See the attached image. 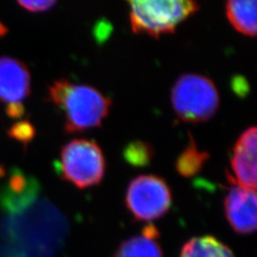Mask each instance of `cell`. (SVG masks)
<instances>
[{
	"instance_id": "7c38bea8",
	"label": "cell",
	"mask_w": 257,
	"mask_h": 257,
	"mask_svg": "<svg viewBox=\"0 0 257 257\" xmlns=\"http://www.w3.org/2000/svg\"><path fill=\"white\" fill-rule=\"evenodd\" d=\"M179 257H234L231 249L218 239L204 235L185 243Z\"/></svg>"
},
{
	"instance_id": "52a82bcc",
	"label": "cell",
	"mask_w": 257,
	"mask_h": 257,
	"mask_svg": "<svg viewBox=\"0 0 257 257\" xmlns=\"http://www.w3.org/2000/svg\"><path fill=\"white\" fill-rule=\"evenodd\" d=\"M225 213L231 228L239 234H250L256 230V193L234 184L227 194Z\"/></svg>"
},
{
	"instance_id": "3957f363",
	"label": "cell",
	"mask_w": 257,
	"mask_h": 257,
	"mask_svg": "<svg viewBox=\"0 0 257 257\" xmlns=\"http://www.w3.org/2000/svg\"><path fill=\"white\" fill-rule=\"evenodd\" d=\"M130 22L135 34L159 37L174 33L176 27L199 9L194 1L139 0L128 1Z\"/></svg>"
},
{
	"instance_id": "2e32d148",
	"label": "cell",
	"mask_w": 257,
	"mask_h": 257,
	"mask_svg": "<svg viewBox=\"0 0 257 257\" xmlns=\"http://www.w3.org/2000/svg\"><path fill=\"white\" fill-rule=\"evenodd\" d=\"M19 4L23 8L29 10L34 13L44 12L47 10L51 9L53 6L56 4L55 1L51 0H43V1H19Z\"/></svg>"
},
{
	"instance_id": "ba28073f",
	"label": "cell",
	"mask_w": 257,
	"mask_h": 257,
	"mask_svg": "<svg viewBox=\"0 0 257 257\" xmlns=\"http://www.w3.org/2000/svg\"><path fill=\"white\" fill-rule=\"evenodd\" d=\"M257 130L247 128L236 141L231 158L234 178L230 182L247 190H256Z\"/></svg>"
},
{
	"instance_id": "277c9868",
	"label": "cell",
	"mask_w": 257,
	"mask_h": 257,
	"mask_svg": "<svg viewBox=\"0 0 257 257\" xmlns=\"http://www.w3.org/2000/svg\"><path fill=\"white\" fill-rule=\"evenodd\" d=\"M171 99L179 119L193 124L211 119L220 103L215 84L197 74H182L175 83Z\"/></svg>"
},
{
	"instance_id": "9c48e42d",
	"label": "cell",
	"mask_w": 257,
	"mask_h": 257,
	"mask_svg": "<svg viewBox=\"0 0 257 257\" xmlns=\"http://www.w3.org/2000/svg\"><path fill=\"white\" fill-rule=\"evenodd\" d=\"M31 76L26 65L10 56H0V101L21 104L30 93Z\"/></svg>"
},
{
	"instance_id": "6da1fadb",
	"label": "cell",
	"mask_w": 257,
	"mask_h": 257,
	"mask_svg": "<svg viewBox=\"0 0 257 257\" xmlns=\"http://www.w3.org/2000/svg\"><path fill=\"white\" fill-rule=\"evenodd\" d=\"M0 257H56L64 243L62 213L39 196V185L0 189Z\"/></svg>"
},
{
	"instance_id": "30bf717a",
	"label": "cell",
	"mask_w": 257,
	"mask_h": 257,
	"mask_svg": "<svg viewBox=\"0 0 257 257\" xmlns=\"http://www.w3.org/2000/svg\"><path fill=\"white\" fill-rule=\"evenodd\" d=\"M158 236L156 227L149 225L141 234L122 242L113 257H163L162 248L157 241Z\"/></svg>"
},
{
	"instance_id": "4fadbf2b",
	"label": "cell",
	"mask_w": 257,
	"mask_h": 257,
	"mask_svg": "<svg viewBox=\"0 0 257 257\" xmlns=\"http://www.w3.org/2000/svg\"><path fill=\"white\" fill-rule=\"evenodd\" d=\"M209 158V154L199 151L193 137H191L190 143L177 158L175 168L179 175L184 177H192L193 175H197L202 170L204 164L208 161Z\"/></svg>"
},
{
	"instance_id": "7a4b0ae2",
	"label": "cell",
	"mask_w": 257,
	"mask_h": 257,
	"mask_svg": "<svg viewBox=\"0 0 257 257\" xmlns=\"http://www.w3.org/2000/svg\"><path fill=\"white\" fill-rule=\"evenodd\" d=\"M49 95L51 101L63 112L65 131L70 134L100 127L111 105L110 98L97 89L64 78L50 87Z\"/></svg>"
},
{
	"instance_id": "8fae6325",
	"label": "cell",
	"mask_w": 257,
	"mask_h": 257,
	"mask_svg": "<svg viewBox=\"0 0 257 257\" xmlns=\"http://www.w3.org/2000/svg\"><path fill=\"white\" fill-rule=\"evenodd\" d=\"M255 0H231L226 3V14L230 24L239 33L255 37L256 8Z\"/></svg>"
},
{
	"instance_id": "5b68a950",
	"label": "cell",
	"mask_w": 257,
	"mask_h": 257,
	"mask_svg": "<svg viewBox=\"0 0 257 257\" xmlns=\"http://www.w3.org/2000/svg\"><path fill=\"white\" fill-rule=\"evenodd\" d=\"M105 168L103 152L93 141L74 139L61 150L59 163L61 175L79 189L100 183Z\"/></svg>"
},
{
	"instance_id": "8992f818",
	"label": "cell",
	"mask_w": 257,
	"mask_h": 257,
	"mask_svg": "<svg viewBox=\"0 0 257 257\" xmlns=\"http://www.w3.org/2000/svg\"><path fill=\"white\" fill-rule=\"evenodd\" d=\"M126 205L137 220H156L171 208V189L158 176L139 175L128 185Z\"/></svg>"
},
{
	"instance_id": "9a60e30c",
	"label": "cell",
	"mask_w": 257,
	"mask_h": 257,
	"mask_svg": "<svg viewBox=\"0 0 257 257\" xmlns=\"http://www.w3.org/2000/svg\"><path fill=\"white\" fill-rule=\"evenodd\" d=\"M34 135H35V130L28 122H22L15 125L11 131V136L22 141L30 140L34 137Z\"/></svg>"
},
{
	"instance_id": "5bb4252c",
	"label": "cell",
	"mask_w": 257,
	"mask_h": 257,
	"mask_svg": "<svg viewBox=\"0 0 257 257\" xmlns=\"http://www.w3.org/2000/svg\"><path fill=\"white\" fill-rule=\"evenodd\" d=\"M153 155L154 151L152 146L140 141L128 144L124 151V157L127 162L136 167L148 165L151 162Z\"/></svg>"
}]
</instances>
